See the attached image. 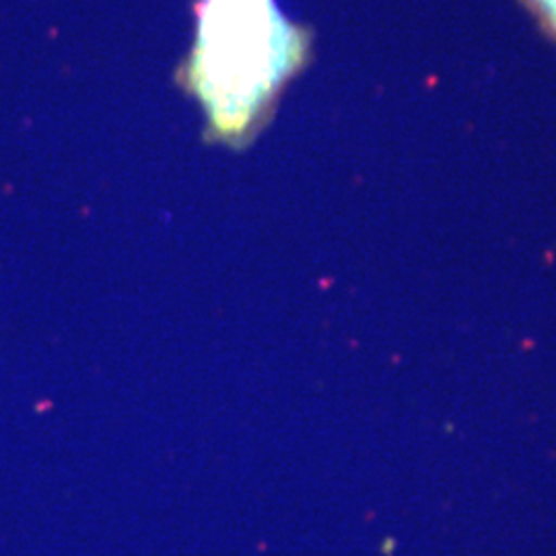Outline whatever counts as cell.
<instances>
[{
    "label": "cell",
    "mask_w": 556,
    "mask_h": 556,
    "mask_svg": "<svg viewBox=\"0 0 556 556\" xmlns=\"http://www.w3.org/2000/svg\"><path fill=\"white\" fill-rule=\"evenodd\" d=\"M534 2L538 4L540 13L551 21L556 29V0H534Z\"/></svg>",
    "instance_id": "cell-1"
}]
</instances>
